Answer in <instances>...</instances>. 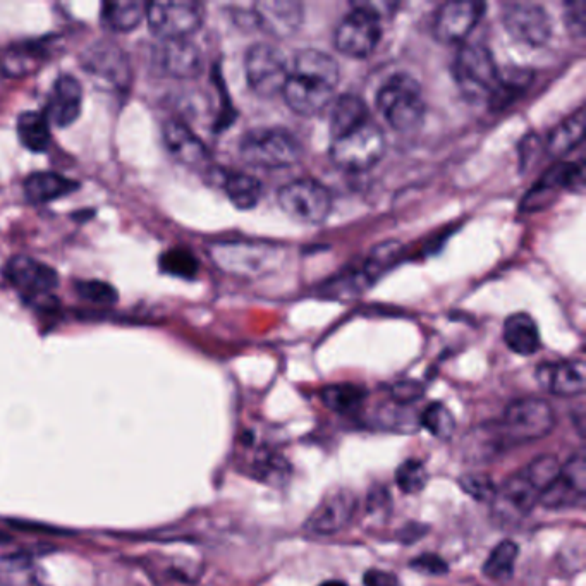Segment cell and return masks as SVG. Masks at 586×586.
Returning a JSON list of instances; mask_svg holds the SVG:
<instances>
[{"instance_id": "obj_5", "label": "cell", "mask_w": 586, "mask_h": 586, "mask_svg": "<svg viewBox=\"0 0 586 586\" xmlns=\"http://www.w3.org/2000/svg\"><path fill=\"white\" fill-rule=\"evenodd\" d=\"M387 140L384 129L372 117L330 141L329 157L337 169L365 172L384 157Z\"/></svg>"}, {"instance_id": "obj_20", "label": "cell", "mask_w": 586, "mask_h": 586, "mask_svg": "<svg viewBox=\"0 0 586 586\" xmlns=\"http://www.w3.org/2000/svg\"><path fill=\"white\" fill-rule=\"evenodd\" d=\"M538 384L554 396L574 397L585 392L586 367L583 360L547 361L538 365Z\"/></svg>"}, {"instance_id": "obj_41", "label": "cell", "mask_w": 586, "mask_h": 586, "mask_svg": "<svg viewBox=\"0 0 586 586\" xmlns=\"http://www.w3.org/2000/svg\"><path fill=\"white\" fill-rule=\"evenodd\" d=\"M459 487L463 492L470 495L471 499L478 502H492L494 499L495 487L494 480L489 475L483 473H470V475H463L459 478Z\"/></svg>"}, {"instance_id": "obj_49", "label": "cell", "mask_w": 586, "mask_h": 586, "mask_svg": "<svg viewBox=\"0 0 586 586\" xmlns=\"http://www.w3.org/2000/svg\"><path fill=\"white\" fill-rule=\"evenodd\" d=\"M6 540H9V537L4 535V533H0V542H6Z\"/></svg>"}, {"instance_id": "obj_44", "label": "cell", "mask_w": 586, "mask_h": 586, "mask_svg": "<svg viewBox=\"0 0 586 586\" xmlns=\"http://www.w3.org/2000/svg\"><path fill=\"white\" fill-rule=\"evenodd\" d=\"M409 568L415 569L416 573L427 574V576H442L449 573V564L437 554H422L409 562Z\"/></svg>"}, {"instance_id": "obj_15", "label": "cell", "mask_w": 586, "mask_h": 586, "mask_svg": "<svg viewBox=\"0 0 586 586\" xmlns=\"http://www.w3.org/2000/svg\"><path fill=\"white\" fill-rule=\"evenodd\" d=\"M358 499L348 489H332L322 497L306 518V532L318 537H332L346 530L355 518Z\"/></svg>"}, {"instance_id": "obj_8", "label": "cell", "mask_w": 586, "mask_h": 586, "mask_svg": "<svg viewBox=\"0 0 586 586\" xmlns=\"http://www.w3.org/2000/svg\"><path fill=\"white\" fill-rule=\"evenodd\" d=\"M499 66L483 43H466L454 61V78L464 97L473 102L490 100L499 85Z\"/></svg>"}, {"instance_id": "obj_7", "label": "cell", "mask_w": 586, "mask_h": 586, "mask_svg": "<svg viewBox=\"0 0 586 586\" xmlns=\"http://www.w3.org/2000/svg\"><path fill=\"white\" fill-rule=\"evenodd\" d=\"M382 40L380 6L358 2L339 21L334 31V45L341 54L353 59H367Z\"/></svg>"}, {"instance_id": "obj_21", "label": "cell", "mask_w": 586, "mask_h": 586, "mask_svg": "<svg viewBox=\"0 0 586 586\" xmlns=\"http://www.w3.org/2000/svg\"><path fill=\"white\" fill-rule=\"evenodd\" d=\"M83 107V88L80 81L71 74H61L54 81V86L49 93V100L45 105L43 114L49 124L57 128H68L78 121Z\"/></svg>"}, {"instance_id": "obj_29", "label": "cell", "mask_w": 586, "mask_h": 586, "mask_svg": "<svg viewBox=\"0 0 586 586\" xmlns=\"http://www.w3.org/2000/svg\"><path fill=\"white\" fill-rule=\"evenodd\" d=\"M16 128H18L19 140L23 143V147L28 148L30 152H47L52 135H50L49 121L43 112L28 110L19 114Z\"/></svg>"}, {"instance_id": "obj_19", "label": "cell", "mask_w": 586, "mask_h": 586, "mask_svg": "<svg viewBox=\"0 0 586 586\" xmlns=\"http://www.w3.org/2000/svg\"><path fill=\"white\" fill-rule=\"evenodd\" d=\"M81 64L86 73L117 88H126L131 81L128 57L119 45L109 40L92 43L81 55Z\"/></svg>"}, {"instance_id": "obj_30", "label": "cell", "mask_w": 586, "mask_h": 586, "mask_svg": "<svg viewBox=\"0 0 586 586\" xmlns=\"http://www.w3.org/2000/svg\"><path fill=\"white\" fill-rule=\"evenodd\" d=\"M365 387L356 384H332L320 391V399L327 408L339 415H353L367 401Z\"/></svg>"}, {"instance_id": "obj_40", "label": "cell", "mask_w": 586, "mask_h": 586, "mask_svg": "<svg viewBox=\"0 0 586 586\" xmlns=\"http://www.w3.org/2000/svg\"><path fill=\"white\" fill-rule=\"evenodd\" d=\"M76 293L93 305L112 306L117 303V298H119L116 287L110 286L104 281H78L76 282Z\"/></svg>"}, {"instance_id": "obj_1", "label": "cell", "mask_w": 586, "mask_h": 586, "mask_svg": "<svg viewBox=\"0 0 586 586\" xmlns=\"http://www.w3.org/2000/svg\"><path fill=\"white\" fill-rule=\"evenodd\" d=\"M341 68L332 55L318 49H303L294 55L282 97L294 114L317 116L336 95Z\"/></svg>"}, {"instance_id": "obj_33", "label": "cell", "mask_w": 586, "mask_h": 586, "mask_svg": "<svg viewBox=\"0 0 586 586\" xmlns=\"http://www.w3.org/2000/svg\"><path fill=\"white\" fill-rule=\"evenodd\" d=\"M251 473L260 482L274 485V487H282L291 477V466L279 452L263 449L255 456Z\"/></svg>"}, {"instance_id": "obj_18", "label": "cell", "mask_w": 586, "mask_h": 586, "mask_svg": "<svg viewBox=\"0 0 586 586\" xmlns=\"http://www.w3.org/2000/svg\"><path fill=\"white\" fill-rule=\"evenodd\" d=\"M253 25L274 38L293 37L305 19V7L298 0H260L251 11Z\"/></svg>"}, {"instance_id": "obj_22", "label": "cell", "mask_w": 586, "mask_h": 586, "mask_svg": "<svg viewBox=\"0 0 586 586\" xmlns=\"http://www.w3.org/2000/svg\"><path fill=\"white\" fill-rule=\"evenodd\" d=\"M157 66L162 73L178 80H190L202 73V50L190 40H172L160 43L155 54Z\"/></svg>"}, {"instance_id": "obj_10", "label": "cell", "mask_w": 586, "mask_h": 586, "mask_svg": "<svg viewBox=\"0 0 586 586\" xmlns=\"http://www.w3.org/2000/svg\"><path fill=\"white\" fill-rule=\"evenodd\" d=\"M279 207L301 224L318 226L329 219L334 200L329 188L317 179L303 178L284 184L277 193Z\"/></svg>"}, {"instance_id": "obj_34", "label": "cell", "mask_w": 586, "mask_h": 586, "mask_svg": "<svg viewBox=\"0 0 586 586\" xmlns=\"http://www.w3.org/2000/svg\"><path fill=\"white\" fill-rule=\"evenodd\" d=\"M519 547L513 540H502L490 552L487 561L483 562V574L494 581H507L513 578Z\"/></svg>"}, {"instance_id": "obj_43", "label": "cell", "mask_w": 586, "mask_h": 586, "mask_svg": "<svg viewBox=\"0 0 586 586\" xmlns=\"http://www.w3.org/2000/svg\"><path fill=\"white\" fill-rule=\"evenodd\" d=\"M564 21L568 31L574 38H585L586 33V2L576 0L569 2L564 9Z\"/></svg>"}, {"instance_id": "obj_45", "label": "cell", "mask_w": 586, "mask_h": 586, "mask_svg": "<svg viewBox=\"0 0 586 586\" xmlns=\"http://www.w3.org/2000/svg\"><path fill=\"white\" fill-rule=\"evenodd\" d=\"M425 387L416 380H401L391 387V396L396 404H411L423 396Z\"/></svg>"}, {"instance_id": "obj_31", "label": "cell", "mask_w": 586, "mask_h": 586, "mask_svg": "<svg viewBox=\"0 0 586 586\" xmlns=\"http://www.w3.org/2000/svg\"><path fill=\"white\" fill-rule=\"evenodd\" d=\"M224 190L232 205L239 210L257 207L262 198V183L246 172H229L224 179Z\"/></svg>"}, {"instance_id": "obj_4", "label": "cell", "mask_w": 586, "mask_h": 586, "mask_svg": "<svg viewBox=\"0 0 586 586\" xmlns=\"http://www.w3.org/2000/svg\"><path fill=\"white\" fill-rule=\"evenodd\" d=\"M375 102L385 123L399 133H409L418 128L427 110L422 86L408 73L392 74L380 86Z\"/></svg>"}, {"instance_id": "obj_36", "label": "cell", "mask_w": 586, "mask_h": 586, "mask_svg": "<svg viewBox=\"0 0 586 586\" xmlns=\"http://www.w3.org/2000/svg\"><path fill=\"white\" fill-rule=\"evenodd\" d=\"M43 50L35 45V43H28V45H19L2 55V62L0 68L2 73L11 76V78H19L25 74L37 71L40 62L43 61Z\"/></svg>"}, {"instance_id": "obj_32", "label": "cell", "mask_w": 586, "mask_h": 586, "mask_svg": "<svg viewBox=\"0 0 586 586\" xmlns=\"http://www.w3.org/2000/svg\"><path fill=\"white\" fill-rule=\"evenodd\" d=\"M403 250L401 243L397 241H385L382 245L375 246L363 269L355 275V282L358 287L370 286L372 282L377 281L385 270L396 262L399 253Z\"/></svg>"}, {"instance_id": "obj_3", "label": "cell", "mask_w": 586, "mask_h": 586, "mask_svg": "<svg viewBox=\"0 0 586 586\" xmlns=\"http://www.w3.org/2000/svg\"><path fill=\"white\" fill-rule=\"evenodd\" d=\"M239 155L251 167L277 171L298 164L303 157V147L291 131L277 126H262L250 129L241 136Z\"/></svg>"}, {"instance_id": "obj_26", "label": "cell", "mask_w": 586, "mask_h": 586, "mask_svg": "<svg viewBox=\"0 0 586 586\" xmlns=\"http://www.w3.org/2000/svg\"><path fill=\"white\" fill-rule=\"evenodd\" d=\"M80 184L64 178L57 172H33L25 181L26 196L31 202L47 203L78 190Z\"/></svg>"}, {"instance_id": "obj_17", "label": "cell", "mask_w": 586, "mask_h": 586, "mask_svg": "<svg viewBox=\"0 0 586 586\" xmlns=\"http://www.w3.org/2000/svg\"><path fill=\"white\" fill-rule=\"evenodd\" d=\"M485 7L482 2H444L434 16L435 38L440 43L464 42L482 19Z\"/></svg>"}, {"instance_id": "obj_38", "label": "cell", "mask_w": 586, "mask_h": 586, "mask_svg": "<svg viewBox=\"0 0 586 586\" xmlns=\"http://www.w3.org/2000/svg\"><path fill=\"white\" fill-rule=\"evenodd\" d=\"M160 269L165 274L174 275V277L195 279L200 263L190 250L174 248V250L165 251L160 257Z\"/></svg>"}, {"instance_id": "obj_11", "label": "cell", "mask_w": 586, "mask_h": 586, "mask_svg": "<svg viewBox=\"0 0 586 586\" xmlns=\"http://www.w3.org/2000/svg\"><path fill=\"white\" fill-rule=\"evenodd\" d=\"M145 18L148 28L162 42L188 40L195 31L200 30L205 11L202 4L191 0L178 2H152L147 6Z\"/></svg>"}, {"instance_id": "obj_16", "label": "cell", "mask_w": 586, "mask_h": 586, "mask_svg": "<svg viewBox=\"0 0 586 586\" xmlns=\"http://www.w3.org/2000/svg\"><path fill=\"white\" fill-rule=\"evenodd\" d=\"M7 281L33 303L54 300L52 293L59 286V275L47 263L18 255L6 265Z\"/></svg>"}, {"instance_id": "obj_35", "label": "cell", "mask_w": 586, "mask_h": 586, "mask_svg": "<svg viewBox=\"0 0 586 586\" xmlns=\"http://www.w3.org/2000/svg\"><path fill=\"white\" fill-rule=\"evenodd\" d=\"M147 14V6L135 0H124V2H107L104 4V11H102V18L105 23L114 31L135 30L136 26L140 25L143 18Z\"/></svg>"}, {"instance_id": "obj_14", "label": "cell", "mask_w": 586, "mask_h": 586, "mask_svg": "<svg viewBox=\"0 0 586 586\" xmlns=\"http://www.w3.org/2000/svg\"><path fill=\"white\" fill-rule=\"evenodd\" d=\"M586 499V458L580 451L562 464L556 478L540 497V504L550 511H566L583 507Z\"/></svg>"}, {"instance_id": "obj_48", "label": "cell", "mask_w": 586, "mask_h": 586, "mask_svg": "<svg viewBox=\"0 0 586 586\" xmlns=\"http://www.w3.org/2000/svg\"><path fill=\"white\" fill-rule=\"evenodd\" d=\"M318 586H348V585H346V583H344V581L329 580V581H324V583H320V585H318Z\"/></svg>"}, {"instance_id": "obj_28", "label": "cell", "mask_w": 586, "mask_h": 586, "mask_svg": "<svg viewBox=\"0 0 586 586\" xmlns=\"http://www.w3.org/2000/svg\"><path fill=\"white\" fill-rule=\"evenodd\" d=\"M368 119H370V110L365 100L353 93H344L332 105L330 135L334 138L341 133H346L348 129L355 128Z\"/></svg>"}, {"instance_id": "obj_13", "label": "cell", "mask_w": 586, "mask_h": 586, "mask_svg": "<svg viewBox=\"0 0 586 586\" xmlns=\"http://www.w3.org/2000/svg\"><path fill=\"white\" fill-rule=\"evenodd\" d=\"M501 21L516 42L525 43L533 49L547 45L554 31L550 14L535 2L502 4Z\"/></svg>"}, {"instance_id": "obj_25", "label": "cell", "mask_w": 586, "mask_h": 586, "mask_svg": "<svg viewBox=\"0 0 586 586\" xmlns=\"http://www.w3.org/2000/svg\"><path fill=\"white\" fill-rule=\"evenodd\" d=\"M502 337L514 355L532 356L542 348V337L537 322L532 315L525 312L513 313L506 318L502 327Z\"/></svg>"}, {"instance_id": "obj_46", "label": "cell", "mask_w": 586, "mask_h": 586, "mask_svg": "<svg viewBox=\"0 0 586 586\" xmlns=\"http://www.w3.org/2000/svg\"><path fill=\"white\" fill-rule=\"evenodd\" d=\"M363 585L365 586H401V581L396 574L384 569H368L363 576Z\"/></svg>"}, {"instance_id": "obj_39", "label": "cell", "mask_w": 586, "mask_h": 586, "mask_svg": "<svg viewBox=\"0 0 586 586\" xmlns=\"http://www.w3.org/2000/svg\"><path fill=\"white\" fill-rule=\"evenodd\" d=\"M427 466L420 459H406L396 471L397 487L403 494H420L427 487Z\"/></svg>"}, {"instance_id": "obj_27", "label": "cell", "mask_w": 586, "mask_h": 586, "mask_svg": "<svg viewBox=\"0 0 586 586\" xmlns=\"http://www.w3.org/2000/svg\"><path fill=\"white\" fill-rule=\"evenodd\" d=\"M583 129H585V110L580 107L550 131L545 141V150L549 152L550 157H556V159L564 157L566 153L574 150L578 143H581Z\"/></svg>"}, {"instance_id": "obj_9", "label": "cell", "mask_w": 586, "mask_h": 586, "mask_svg": "<svg viewBox=\"0 0 586 586\" xmlns=\"http://www.w3.org/2000/svg\"><path fill=\"white\" fill-rule=\"evenodd\" d=\"M212 255L220 269L239 277H257L277 267L284 250L262 241H227L214 246Z\"/></svg>"}, {"instance_id": "obj_12", "label": "cell", "mask_w": 586, "mask_h": 586, "mask_svg": "<svg viewBox=\"0 0 586 586\" xmlns=\"http://www.w3.org/2000/svg\"><path fill=\"white\" fill-rule=\"evenodd\" d=\"M245 74L251 92L262 98H274L284 90L289 66L281 49L272 43H255L245 55Z\"/></svg>"}, {"instance_id": "obj_23", "label": "cell", "mask_w": 586, "mask_h": 586, "mask_svg": "<svg viewBox=\"0 0 586 586\" xmlns=\"http://www.w3.org/2000/svg\"><path fill=\"white\" fill-rule=\"evenodd\" d=\"M164 143L174 159L193 169H203L210 164V152L198 136L186 124L171 119L164 124Z\"/></svg>"}, {"instance_id": "obj_42", "label": "cell", "mask_w": 586, "mask_h": 586, "mask_svg": "<svg viewBox=\"0 0 586 586\" xmlns=\"http://www.w3.org/2000/svg\"><path fill=\"white\" fill-rule=\"evenodd\" d=\"M559 181L561 188L581 195L585 191V162L583 159L573 164H559Z\"/></svg>"}, {"instance_id": "obj_37", "label": "cell", "mask_w": 586, "mask_h": 586, "mask_svg": "<svg viewBox=\"0 0 586 586\" xmlns=\"http://www.w3.org/2000/svg\"><path fill=\"white\" fill-rule=\"evenodd\" d=\"M420 427L428 430L435 439L447 440L451 439L456 432V420L451 409H447L444 404L432 403L423 409L420 415Z\"/></svg>"}, {"instance_id": "obj_24", "label": "cell", "mask_w": 586, "mask_h": 586, "mask_svg": "<svg viewBox=\"0 0 586 586\" xmlns=\"http://www.w3.org/2000/svg\"><path fill=\"white\" fill-rule=\"evenodd\" d=\"M509 449L495 420L470 430L463 442L464 458L470 463H494Z\"/></svg>"}, {"instance_id": "obj_6", "label": "cell", "mask_w": 586, "mask_h": 586, "mask_svg": "<svg viewBox=\"0 0 586 586\" xmlns=\"http://www.w3.org/2000/svg\"><path fill=\"white\" fill-rule=\"evenodd\" d=\"M507 446L518 447L544 439L556 428V413L545 399L521 397L507 406L501 420H495Z\"/></svg>"}, {"instance_id": "obj_47", "label": "cell", "mask_w": 586, "mask_h": 586, "mask_svg": "<svg viewBox=\"0 0 586 586\" xmlns=\"http://www.w3.org/2000/svg\"><path fill=\"white\" fill-rule=\"evenodd\" d=\"M404 533H406L404 542H408V545H411L415 540H418V538L423 537L427 533V528L422 525H411L409 528H404Z\"/></svg>"}, {"instance_id": "obj_2", "label": "cell", "mask_w": 586, "mask_h": 586, "mask_svg": "<svg viewBox=\"0 0 586 586\" xmlns=\"http://www.w3.org/2000/svg\"><path fill=\"white\" fill-rule=\"evenodd\" d=\"M559 470V459L552 454H544L507 478L501 487H497L490 502V513L495 523L504 528L519 525L535 509Z\"/></svg>"}]
</instances>
